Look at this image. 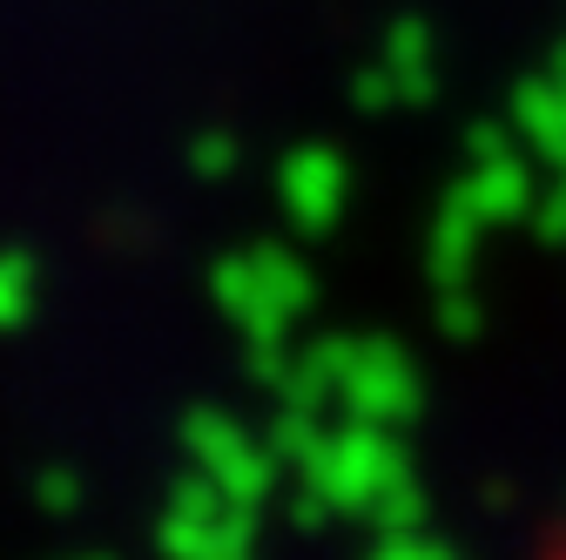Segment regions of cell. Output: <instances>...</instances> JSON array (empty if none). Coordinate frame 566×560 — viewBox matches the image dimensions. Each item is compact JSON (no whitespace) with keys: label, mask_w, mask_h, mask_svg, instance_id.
<instances>
[{"label":"cell","mask_w":566,"mask_h":560,"mask_svg":"<svg viewBox=\"0 0 566 560\" xmlns=\"http://www.w3.org/2000/svg\"><path fill=\"white\" fill-rule=\"evenodd\" d=\"M539 560H566V533H553V540L539 547Z\"/></svg>","instance_id":"1"}]
</instances>
